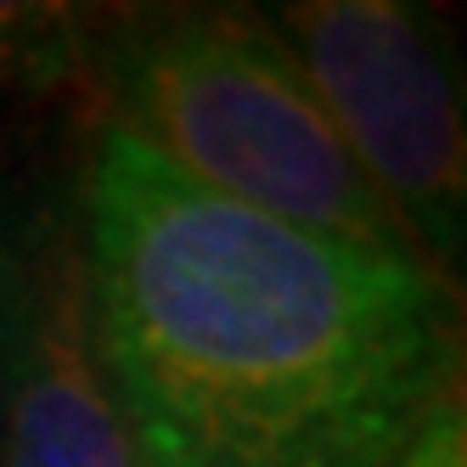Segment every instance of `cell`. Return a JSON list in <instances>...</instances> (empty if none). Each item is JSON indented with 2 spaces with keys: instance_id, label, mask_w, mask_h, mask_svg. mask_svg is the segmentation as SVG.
Wrapping results in <instances>:
<instances>
[{
  "instance_id": "7a4b0ae2",
  "label": "cell",
  "mask_w": 467,
  "mask_h": 467,
  "mask_svg": "<svg viewBox=\"0 0 467 467\" xmlns=\"http://www.w3.org/2000/svg\"><path fill=\"white\" fill-rule=\"evenodd\" d=\"M74 79L90 90L96 124L147 147L181 181L310 237L422 265L265 12H85Z\"/></svg>"
},
{
  "instance_id": "6da1fadb",
  "label": "cell",
  "mask_w": 467,
  "mask_h": 467,
  "mask_svg": "<svg viewBox=\"0 0 467 467\" xmlns=\"http://www.w3.org/2000/svg\"><path fill=\"white\" fill-rule=\"evenodd\" d=\"M74 209L147 467H394L467 349V305L422 265L225 203L108 124Z\"/></svg>"
},
{
  "instance_id": "3957f363",
  "label": "cell",
  "mask_w": 467,
  "mask_h": 467,
  "mask_svg": "<svg viewBox=\"0 0 467 467\" xmlns=\"http://www.w3.org/2000/svg\"><path fill=\"white\" fill-rule=\"evenodd\" d=\"M271 28L428 276L467 305V62L451 17L411 0H298Z\"/></svg>"
},
{
  "instance_id": "8992f818",
  "label": "cell",
  "mask_w": 467,
  "mask_h": 467,
  "mask_svg": "<svg viewBox=\"0 0 467 467\" xmlns=\"http://www.w3.org/2000/svg\"><path fill=\"white\" fill-rule=\"evenodd\" d=\"M394 467H467V349Z\"/></svg>"
},
{
  "instance_id": "277c9868",
  "label": "cell",
  "mask_w": 467,
  "mask_h": 467,
  "mask_svg": "<svg viewBox=\"0 0 467 467\" xmlns=\"http://www.w3.org/2000/svg\"><path fill=\"white\" fill-rule=\"evenodd\" d=\"M0 467H147L96 344L74 197L0 225Z\"/></svg>"
},
{
  "instance_id": "5b68a950",
  "label": "cell",
  "mask_w": 467,
  "mask_h": 467,
  "mask_svg": "<svg viewBox=\"0 0 467 467\" xmlns=\"http://www.w3.org/2000/svg\"><path fill=\"white\" fill-rule=\"evenodd\" d=\"M79 12L51 6H0V90L17 79H57L74 74Z\"/></svg>"
}]
</instances>
